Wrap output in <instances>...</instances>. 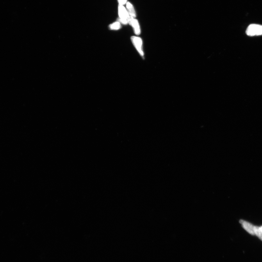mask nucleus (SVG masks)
<instances>
[{
  "mask_svg": "<svg viewBox=\"0 0 262 262\" xmlns=\"http://www.w3.org/2000/svg\"><path fill=\"white\" fill-rule=\"evenodd\" d=\"M246 34L250 36L262 35V25L258 24H251L248 27Z\"/></svg>",
  "mask_w": 262,
  "mask_h": 262,
  "instance_id": "1",
  "label": "nucleus"
},
{
  "mask_svg": "<svg viewBox=\"0 0 262 262\" xmlns=\"http://www.w3.org/2000/svg\"><path fill=\"white\" fill-rule=\"evenodd\" d=\"M131 40L134 46L135 47L136 50H137L140 55L142 56H144V52H143L142 49V39L140 38L137 37V36H133L131 37Z\"/></svg>",
  "mask_w": 262,
  "mask_h": 262,
  "instance_id": "2",
  "label": "nucleus"
},
{
  "mask_svg": "<svg viewBox=\"0 0 262 262\" xmlns=\"http://www.w3.org/2000/svg\"><path fill=\"white\" fill-rule=\"evenodd\" d=\"M128 24L133 27L134 33L136 35H140L141 33V29L137 20L130 16L128 19Z\"/></svg>",
  "mask_w": 262,
  "mask_h": 262,
  "instance_id": "3",
  "label": "nucleus"
},
{
  "mask_svg": "<svg viewBox=\"0 0 262 262\" xmlns=\"http://www.w3.org/2000/svg\"><path fill=\"white\" fill-rule=\"evenodd\" d=\"M240 222L242 225V226L244 228V229L248 233L253 235H255L254 231V226L253 225L250 224L249 222H248L243 220H240Z\"/></svg>",
  "mask_w": 262,
  "mask_h": 262,
  "instance_id": "4",
  "label": "nucleus"
},
{
  "mask_svg": "<svg viewBox=\"0 0 262 262\" xmlns=\"http://www.w3.org/2000/svg\"><path fill=\"white\" fill-rule=\"evenodd\" d=\"M118 13H119L120 18L128 20L130 15L124 6L119 5V6H118Z\"/></svg>",
  "mask_w": 262,
  "mask_h": 262,
  "instance_id": "5",
  "label": "nucleus"
},
{
  "mask_svg": "<svg viewBox=\"0 0 262 262\" xmlns=\"http://www.w3.org/2000/svg\"><path fill=\"white\" fill-rule=\"evenodd\" d=\"M126 8L128 11V13L130 16L134 18L136 17V13L133 6L130 2H127L126 3Z\"/></svg>",
  "mask_w": 262,
  "mask_h": 262,
  "instance_id": "6",
  "label": "nucleus"
},
{
  "mask_svg": "<svg viewBox=\"0 0 262 262\" xmlns=\"http://www.w3.org/2000/svg\"><path fill=\"white\" fill-rule=\"evenodd\" d=\"M120 24L118 21L114 23L109 26V28L111 30H118L121 28Z\"/></svg>",
  "mask_w": 262,
  "mask_h": 262,
  "instance_id": "7",
  "label": "nucleus"
},
{
  "mask_svg": "<svg viewBox=\"0 0 262 262\" xmlns=\"http://www.w3.org/2000/svg\"><path fill=\"white\" fill-rule=\"evenodd\" d=\"M254 231L255 235L258 237V238L262 241V230L261 227L254 226Z\"/></svg>",
  "mask_w": 262,
  "mask_h": 262,
  "instance_id": "8",
  "label": "nucleus"
},
{
  "mask_svg": "<svg viewBox=\"0 0 262 262\" xmlns=\"http://www.w3.org/2000/svg\"><path fill=\"white\" fill-rule=\"evenodd\" d=\"M117 20L119 22L120 24L121 23L124 24H128V20L126 19H122L120 18H118Z\"/></svg>",
  "mask_w": 262,
  "mask_h": 262,
  "instance_id": "9",
  "label": "nucleus"
},
{
  "mask_svg": "<svg viewBox=\"0 0 262 262\" xmlns=\"http://www.w3.org/2000/svg\"><path fill=\"white\" fill-rule=\"evenodd\" d=\"M119 5H124L127 3V0H118Z\"/></svg>",
  "mask_w": 262,
  "mask_h": 262,
  "instance_id": "10",
  "label": "nucleus"
},
{
  "mask_svg": "<svg viewBox=\"0 0 262 262\" xmlns=\"http://www.w3.org/2000/svg\"><path fill=\"white\" fill-rule=\"evenodd\" d=\"M261 229H262V227H261Z\"/></svg>",
  "mask_w": 262,
  "mask_h": 262,
  "instance_id": "11",
  "label": "nucleus"
}]
</instances>
